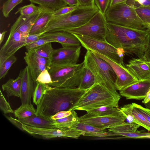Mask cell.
Listing matches in <instances>:
<instances>
[{
  "instance_id": "cell-30",
  "label": "cell",
  "mask_w": 150,
  "mask_h": 150,
  "mask_svg": "<svg viewBox=\"0 0 150 150\" xmlns=\"http://www.w3.org/2000/svg\"><path fill=\"white\" fill-rule=\"evenodd\" d=\"M36 109L31 103H23L14 112L16 117L24 118L35 114Z\"/></svg>"
},
{
  "instance_id": "cell-18",
  "label": "cell",
  "mask_w": 150,
  "mask_h": 150,
  "mask_svg": "<svg viewBox=\"0 0 150 150\" xmlns=\"http://www.w3.org/2000/svg\"><path fill=\"white\" fill-rule=\"evenodd\" d=\"M125 66L138 80L150 78V63L144 57L133 58Z\"/></svg>"
},
{
  "instance_id": "cell-58",
  "label": "cell",
  "mask_w": 150,
  "mask_h": 150,
  "mask_svg": "<svg viewBox=\"0 0 150 150\" xmlns=\"http://www.w3.org/2000/svg\"><path fill=\"white\" fill-rule=\"evenodd\" d=\"M150 138V134L148 135L144 136L141 137V138Z\"/></svg>"
},
{
  "instance_id": "cell-12",
  "label": "cell",
  "mask_w": 150,
  "mask_h": 150,
  "mask_svg": "<svg viewBox=\"0 0 150 150\" xmlns=\"http://www.w3.org/2000/svg\"><path fill=\"white\" fill-rule=\"evenodd\" d=\"M22 127L24 131L30 134L40 136L46 139L64 137L78 139L83 134L82 131L76 129L41 128L31 127L23 124Z\"/></svg>"
},
{
  "instance_id": "cell-16",
  "label": "cell",
  "mask_w": 150,
  "mask_h": 150,
  "mask_svg": "<svg viewBox=\"0 0 150 150\" xmlns=\"http://www.w3.org/2000/svg\"><path fill=\"white\" fill-rule=\"evenodd\" d=\"M150 88V78L139 80L120 90V94L127 100H143Z\"/></svg>"
},
{
  "instance_id": "cell-51",
  "label": "cell",
  "mask_w": 150,
  "mask_h": 150,
  "mask_svg": "<svg viewBox=\"0 0 150 150\" xmlns=\"http://www.w3.org/2000/svg\"><path fill=\"white\" fill-rule=\"evenodd\" d=\"M127 0H111L109 6H111L117 4L125 3Z\"/></svg>"
},
{
  "instance_id": "cell-15",
  "label": "cell",
  "mask_w": 150,
  "mask_h": 150,
  "mask_svg": "<svg viewBox=\"0 0 150 150\" xmlns=\"http://www.w3.org/2000/svg\"><path fill=\"white\" fill-rule=\"evenodd\" d=\"M24 59L35 82L37 78L43 70L45 69L48 70L50 68L49 60L39 55L34 49L25 52Z\"/></svg>"
},
{
  "instance_id": "cell-53",
  "label": "cell",
  "mask_w": 150,
  "mask_h": 150,
  "mask_svg": "<svg viewBox=\"0 0 150 150\" xmlns=\"http://www.w3.org/2000/svg\"><path fill=\"white\" fill-rule=\"evenodd\" d=\"M7 31H3L1 33H0V45H1L2 43L3 42L4 37L6 33L7 32Z\"/></svg>"
},
{
  "instance_id": "cell-22",
  "label": "cell",
  "mask_w": 150,
  "mask_h": 150,
  "mask_svg": "<svg viewBox=\"0 0 150 150\" xmlns=\"http://www.w3.org/2000/svg\"><path fill=\"white\" fill-rule=\"evenodd\" d=\"M40 12L28 16L21 14L12 26L18 30L23 36L27 37L29 34Z\"/></svg>"
},
{
  "instance_id": "cell-50",
  "label": "cell",
  "mask_w": 150,
  "mask_h": 150,
  "mask_svg": "<svg viewBox=\"0 0 150 150\" xmlns=\"http://www.w3.org/2000/svg\"><path fill=\"white\" fill-rule=\"evenodd\" d=\"M70 6H73L79 5L77 0H64Z\"/></svg>"
},
{
  "instance_id": "cell-4",
  "label": "cell",
  "mask_w": 150,
  "mask_h": 150,
  "mask_svg": "<svg viewBox=\"0 0 150 150\" xmlns=\"http://www.w3.org/2000/svg\"><path fill=\"white\" fill-rule=\"evenodd\" d=\"M99 11L93 6H79L76 9L65 15L53 16L45 27L44 32L66 31L79 27L87 22Z\"/></svg>"
},
{
  "instance_id": "cell-42",
  "label": "cell",
  "mask_w": 150,
  "mask_h": 150,
  "mask_svg": "<svg viewBox=\"0 0 150 150\" xmlns=\"http://www.w3.org/2000/svg\"><path fill=\"white\" fill-rule=\"evenodd\" d=\"M137 130L134 132L121 133L119 134V136H122L127 138H141L142 137L150 134L149 133Z\"/></svg>"
},
{
  "instance_id": "cell-3",
  "label": "cell",
  "mask_w": 150,
  "mask_h": 150,
  "mask_svg": "<svg viewBox=\"0 0 150 150\" xmlns=\"http://www.w3.org/2000/svg\"><path fill=\"white\" fill-rule=\"evenodd\" d=\"M120 98L118 93H114L97 84L88 89L70 110L87 111L106 106L118 108Z\"/></svg>"
},
{
  "instance_id": "cell-1",
  "label": "cell",
  "mask_w": 150,
  "mask_h": 150,
  "mask_svg": "<svg viewBox=\"0 0 150 150\" xmlns=\"http://www.w3.org/2000/svg\"><path fill=\"white\" fill-rule=\"evenodd\" d=\"M88 90L58 88L46 84L43 96L37 105L35 115L50 120V117L58 112L70 110Z\"/></svg>"
},
{
  "instance_id": "cell-45",
  "label": "cell",
  "mask_w": 150,
  "mask_h": 150,
  "mask_svg": "<svg viewBox=\"0 0 150 150\" xmlns=\"http://www.w3.org/2000/svg\"><path fill=\"white\" fill-rule=\"evenodd\" d=\"M72 112V110L62 111L58 112L52 116L50 120H53L57 119L63 118L70 115Z\"/></svg>"
},
{
  "instance_id": "cell-13",
  "label": "cell",
  "mask_w": 150,
  "mask_h": 150,
  "mask_svg": "<svg viewBox=\"0 0 150 150\" xmlns=\"http://www.w3.org/2000/svg\"><path fill=\"white\" fill-rule=\"evenodd\" d=\"M26 37L12 26L8 38L0 50V65L19 50L24 47Z\"/></svg>"
},
{
  "instance_id": "cell-46",
  "label": "cell",
  "mask_w": 150,
  "mask_h": 150,
  "mask_svg": "<svg viewBox=\"0 0 150 150\" xmlns=\"http://www.w3.org/2000/svg\"><path fill=\"white\" fill-rule=\"evenodd\" d=\"M45 33V32H43L38 34H29L27 37L25 39L24 47L28 44L35 42L38 40L42 35Z\"/></svg>"
},
{
  "instance_id": "cell-32",
  "label": "cell",
  "mask_w": 150,
  "mask_h": 150,
  "mask_svg": "<svg viewBox=\"0 0 150 150\" xmlns=\"http://www.w3.org/2000/svg\"><path fill=\"white\" fill-rule=\"evenodd\" d=\"M41 10L40 6H36L34 4L31 3L29 5L19 8L15 14L19 13L23 15L28 16L39 12Z\"/></svg>"
},
{
  "instance_id": "cell-57",
  "label": "cell",
  "mask_w": 150,
  "mask_h": 150,
  "mask_svg": "<svg viewBox=\"0 0 150 150\" xmlns=\"http://www.w3.org/2000/svg\"><path fill=\"white\" fill-rule=\"evenodd\" d=\"M146 108L150 109V102L146 104H144Z\"/></svg>"
},
{
  "instance_id": "cell-52",
  "label": "cell",
  "mask_w": 150,
  "mask_h": 150,
  "mask_svg": "<svg viewBox=\"0 0 150 150\" xmlns=\"http://www.w3.org/2000/svg\"><path fill=\"white\" fill-rule=\"evenodd\" d=\"M150 102V88L147 93L145 97L142 101L144 104Z\"/></svg>"
},
{
  "instance_id": "cell-21",
  "label": "cell",
  "mask_w": 150,
  "mask_h": 150,
  "mask_svg": "<svg viewBox=\"0 0 150 150\" xmlns=\"http://www.w3.org/2000/svg\"><path fill=\"white\" fill-rule=\"evenodd\" d=\"M41 7V10L31 28L29 34L45 32V27L53 16V11Z\"/></svg>"
},
{
  "instance_id": "cell-25",
  "label": "cell",
  "mask_w": 150,
  "mask_h": 150,
  "mask_svg": "<svg viewBox=\"0 0 150 150\" xmlns=\"http://www.w3.org/2000/svg\"><path fill=\"white\" fill-rule=\"evenodd\" d=\"M21 81V78L19 75L15 79H10L2 85L3 91L5 92L8 97L14 96L21 99L22 98Z\"/></svg>"
},
{
  "instance_id": "cell-47",
  "label": "cell",
  "mask_w": 150,
  "mask_h": 150,
  "mask_svg": "<svg viewBox=\"0 0 150 150\" xmlns=\"http://www.w3.org/2000/svg\"><path fill=\"white\" fill-rule=\"evenodd\" d=\"M5 116L7 119L13 125L21 131H24L22 127V125L23 124L18 119L14 118L11 116Z\"/></svg>"
},
{
  "instance_id": "cell-35",
  "label": "cell",
  "mask_w": 150,
  "mask_h": 150,
  "mask_svg": "<svg viewBox=\"0 0 150 150\" xmlns=\"http://www.w3.org/2000/svg\"><path fill=\"white\" fill-rule=\"evenodd\" d=\"M135 9L139 17L144 23H150V6L141 5Z\"/></svg>"
},
{
  "instance_id": "cell-24",
  "label": "cell",
  "mask_w": 150,
  "mask_h": 150,
  "mask_svg": "<svg viewBox=\"0 0 150 150\" xmlns=\"http://www.w3.org/2000/svg\"><path fill=\"white\" fill-rule=\"evenodd\" d=\"M52 121L54 128L61 129H75L80 122L79 117L74 110L68 116Z\"/></svg>"
},
{
  "instance_id": "cell-34",
  "label": "cell",
  "mask_w": 150,
  "mask_h": 150,
  "mask_svg": "<svg viewBox=\"0 0 150 150\" xmlns=\"http://www.w3.org/2000/svg\"><path fill=\"white\" fill-rule=\"evenodd\" d=\"M17 60V58L14 54L8 58L0 65V80L5 77L11 67Z\"/></svg>"
},
{
  "instance_id": "cell-7",
  "label": "cell",
  "mask_w": 150,
  "mask_h": 150,
  "mask_svg": "<svg viewBox=\"0 0 150 150\" xmlns=\"http://www.w3.org/2000/svg\"><path fill=\"white\" fill-rule=\"evenodd\" d=\"M105 15L108 23L145 30L144 23L137 15L135 8L125 3L109 6Z\"/></svg>"
},
{
  "instance_id": "cell-37",
  "label": "cell",
  "mask_w": 150,
  "mask_h": 150,
  "mask_svg": "<svg viewBox=\"0 0 150 150\" xmlns=\"http://www.w3.org/2000/svg\"><path fill=\"white\" fill-rule=\"evenodd\" d=\"M23 0H7L2 6V12L4 17H7L13 9L18 4L22 3Z\"/></svg>"
},
{
  "instance_id": "cell-49",
  "label": "cell",
  "mask_w": 150,
  "mask_h": 150,
  "mask_svg": "<svg viewBox=\"0 0 150 150\" xmlns=\"http://www.w3.org/2000/svg\"><path fill=\"white\" fill-rule=\"evenodd\" d=\"M144 57L147 61L150 63V40L148 47L144 53Z\"/></svg>"
},
{
  "instance_id": "cell-55",
  "label": "cell",
  "mask_w": 150,
  "mask_h": 150,
  "mask_svg": "<svg viewBox=\"0 0 150 150\" xmlns=\"http://www.w3.org/2000/svg\"><path fill=\"white\" fill-rule=\"evenodd\" d=\"M141 5L144 6H150V0H146Z\"/></svg>"
},
{
  "instance_id": "cell-27",
  "label": "cell",
  "mask_w": 150,
  "mask_h": 150,
  "mask_svg": "<svg viewBox=\"0 0 150 150\" xmlns=\"http://www.w3.org/2000/svg\"><path fill=\"white\" fill-rule=\"evenodd\" d=\"M28 0L31 3L38 4L39 6L53 11L68 5L64 0Z\"/></svg>"
},
{
  "instance_id": "cell-38",
  "label": "cell",
  "mask_w": 150,
  "mask_h": 150,
  "mask_svg": "<svg viewBox=\"0 0 150 150\" xmlns=\"http://www.w3.org/2000/svg\"><path fill=\"white\" fill-rule=\"evenodd\" d=\"M54 42V41L52 40L45 37H40L36 41L26 45L25 47L27 51H28L46 43Z\"/></svg>"
},
{
  "instance_id": "cell-8",
  "label": "cell",
  "mask_w": 150,
  "mask_h": 150,
  "mask_svg": "<svg viewBox=\"0 0 150 150\" xmlns=\"http://www.w3.org/2000/svg\"><path fill=\"white\" fill-rule=\"evenodd\" d=\"M81 45L87 50L95 51L104 55L115 62L125 66L123 62L125 51L117 48L106 41L87 36L74 34Z\"/></svg>"
},
{
  "instance_id": "cell-40",
  "label": "cell",
  "mask_w": 150,
  "mask_h": 150,
  "mask_svg": "<svg viewBox=\"0 0 150 150\" xmlns=\"http://www.w3.org/2000/svg\"><path fill=\"white\" fill-rule=\"evenodd\" d=\"M36 81L48 85L53 82L50 75L47 69H44L41 72L37 78Z\"/></svg>"
},
{
  "instance_id": "cell-33",
  "label": "cell",
  "mask_w": 150,
  "mask_h": 150,
  "mask_svg": "<svg viewBox=\"0 0 150 150\" xmlns=\"http://www.w3.org/2000/svg\"><path fill=\"white\" fill-rule=\"evenodd\" d=\"M51 43H46L33 49L39 55L49 60L51 55L54 50Z\"/></svg>"
},
{
  "instance_id": "cell-36",
  "label": "cell",
  "mask_w": 150,
  "mask_h": 150,
  "mask_svg": "<svg viewBox=\"0 0 150 150\" xmlns=\"http://www.w3.org/2000/svg\"><path fill=\"white\" fill-rule=\"evenodd\" d=\"M46 86V84L36 82L33 98V102L37 105L39 103L43 96Z\"/></svg>"
},
{
  "instance_id": "cell-41",
  "label": "cell",
  "mask_w": 150,
  "mask_h": 150,
  "mask_svg": "<svg viewBox=\"0 0 150 150\" xmlns=\"http://www.w3.org/2000/svg\"><path fill=\"white\" fill-rule=\"evenodd\" d=\"M80 6L76 5L73 6H65L53 11L54 16H61L69 13L77 8Z\"/></svg>"
},
{
  "instance_id": "cell-9",
  "label": "cell",
  "mask_w": 150,
  "mask_h": 150,
  "mask_svg": "<svg viewBox=\"0 0 150 150\" xmlns=\"http://www.w3.org/2000/svg\"><path fill=\"white\" fill-rule=\"evenodd\" d=\"M107 25L105 15L99 11L84 25L65 32L106 41Z\"/></svg>"
},
{
  "instance_id": "cell-10",
  "label": "cell",
  "mask_w": 150,
  "mask_h": 150,
  "mask_svg": "<svg viewBox=\"0 0 150 150\" xmlns=\"http://www.w3.org/2000/svg\"><path fill=\"white\" fill-rule=\"evenodd\" d=\"M126 118L119 110L109 115L100 116H93L87 113L79 117V122L102 129H109L125 122Z\"/></svg>"
},
{
  "instance_id": "cell-19",
  "label": "cell",
  "mask_w": 150,
  "mask_h": 150,
  "mask_svg": "<svg viewBox=\"0 0 150 150\" xmlns=\"http://www.w3.org/2000/svg\"><path fill=\"white\" fill-rule=\"evenodd\" d=\"M119 108L129 122L136 123L150 131V124L135 106L127 104Z\"/></svg>"
},
{
  "instance_id": "cell-48",
  "label": "cell",
  "mask_w": 150,
  "mask_h": 150,
  "mask_svg": "<svg viewBox=\"0 0 150 150\" xmlns=\"http://www.w3.org/2000/svg\"><path fill=\"white\" fill-rule=\"evenodd\" d=\"M79 5L82 7L93 6L95 4V0H77Z\"/></svg>"
},
{
  "instance_id": "cell-28",
  "label": "cell",
  "mask_w": 150,
  "mask_h": 150,
  "mask_svg": "<svg viewBox=\"0 0 150 150\" xmlns=\"http://www.w3.org/2000/svg\"><path fill=\"white\" fill-rule=\"evenodd\" d=\"M140 126L133 122H124L109 128L108 130L117 134L123 133L135 132Z\"/></svg>"
},
{
  "instance_id": "cell-29",
  "label": "cell",
  "mask_w": 150,
  "mask_h": 150,
  "mask_svg": "<svg viewBox=\"0 0 150 150\" xmlns=\"http://www.w3.org/2000/svg\"><path fill=\"white\" fill-rule=\"evenodd\" d=\"M95 85V79L91 71L86 67L82 77L78 88L81 89L87 90Z\"/></svg>"
},
{
  "instance_id": "cell-11",
  "label": "cell",
  "mask_w": 150,
  "mask_h": 150,
  "mask_svg": "<svg viewBox=\"0 0 150 150\" xmlns=\"http://www.w3.org/2000/svg\"><path fill=\"white\" fill-rule=\"evenodd\" d=\"M81 46H69L54 49L49 61L50 67L57 65H74L77 64Z\"/></svg>"
},
{
  "instance_id": "cell-31",
  "label": "cell",
  "mask_w": 150,
  "mask_h": 150,
  "mask_svg": "<svg viewBox=\"0 0 150 150\" xmlns=\"http://www.w3.org/2000/svg\"><path fill=\"white\" fill-rule=\"evenodd\" d=\"M119 108L112 106H102L87 112L89 115L93 116H100L112 114L117 111Z\"/></svg>"
},
{
  "instance_id": "cell-26",
  "label": "cell",
  "mask_w": 150,
  "mask_h": 150,
  "mask_svg": "<svg viewBox=\"0 0 150 150\" xmlns=\"http://www.w3.org/2000/svg\"><path fill=\"white\" fill-rule=\"evenodd\" d=\"M18 119L23 124L31 127L41 128H54L52 120H46L35 114L24 118H18Z\"/></svg>"
},
{
  "instance_id": "cell-23",
  "label": "cell",
  "mask_w": 150,
  "mask_h": 150,
  "mask_svg": "<svg viewBox=\"0 0 150 150\" xmlns=\"http://www.w3.org/2000/svg\"><path fill=\"white\" fill-rule=\"evenodd\" d=\"M75 129L82 131L83 136L98 137L118 136L117 134L105 129L81 122L78 123Z\"/></svg>"
},
{
  "instance_id": "cell-14",
  "label": "cell",
  "mask_w": 150,
  "mask_h": 150,
  "mask_svg": "<svg viewBox=\"0 0 150 150\" xmlns=\"http://www.w3.org/2000/svg\"><path fill=\"white\" fill-rule=\"evenodd\" d=\"M91 51L97 56L107 62L112 68L116 76L115 85L117 90L120 91L138 81L125 66L115 62L99 53Z\"/></svg>"
},
{
  "instance_id": "cell-44",
  "label": "cell",
  "mask_w": 150,
  "mask_h": 150,
  "mask_svg": "<svg viewBox=\"0 0 150 150\" xmlns=\"http://www.w3.org/2000/svg\"><path fill=\"white\" fill-rule=\"evenodd\" d=\"M132 103L138 108L141 114L150 124V109L147 108H144L142 105L135 103Z\"/></svg>"
},
{
  "instance_id": "cell-43",
  "label": "cell",
  "mask_w": 150,
  "mask_h": 150,
  "mask_svg": "<svg viewBox=\"0 0 150 150\" xmlns=\"http://www.w3.org/2000/svg\"><path fill=\"white\" fill-rule=\"evenodd\" d=\"M111 0H95L96 5L99 11L104 14L109 7Z\"/></svg>"
},
{
  "instance_id": "cell-20",
  "label": "cell",
  "mask_w": 150,
  "mask_h": 150,
  "mask_svg": "<svg viewBox=\"0 0 150 150\" xmlns=\"http://www.w3.org/2000/svg\"><path fill=\"white\" fill-rule=\"evenodd\" d=\"M40 37L47 38L53 40L54 42H59L61 44L62 47L79 46L81 44L74 34L67 32L45 33Z\"/></svg>"
},
{
  "instance_id": "cell-6",
  "label": "cell",
  "mask_w": 150,
  "mask_h": 150,
  "mask_svg": "<svg viewBox=\"0 0 150 150\" xmlns=\"http://www.w3.org/2000/svg\"><path fill=\"white\" fill-rule=\"evenodd\" d=\"M84 61L86 67L94 76L95 85L100 84L114 93H118L115 85L116 75L107 62L88 50L85 55Z\"/></svg>"
},
{
  "instance_id": "cell-17",
  "label": "cell",
  "mask_w": 150,
  "mask_h": 150,
  "mask_svg": "<svg viewBox=\"0 0 150 150\" xmlns=\"http://www.w3.org/2000/svg\"><path fill=\"white\" fill-rule=\"evenodd\" d=\"M19 76L22 79V98L21 99L22 104L31 103L36 82L33 80L27 66L21 70Z\"/></svg>"
},
{
  "instance_id": "cell-56",
  "label": "cell",
  "mask_w": 150,
  "mask_h": 150,
  "mask_svg": "<svg viewBox=\"0 0 150 150\" xmlns=\"http://www.w3.org/2000/svg\"><path fill=\"white\" fill-rule=\"evenodd\" d=\"M138 2L140 4L144 3L146 0H134Z\"/></svg>"
},
{
  "instance_id": "cell-2",
  "label": "cell",
  "mask_w": 150,
  "mask_h": 150,
  "mask_svg": "<svg viewBox=\"0 0 150 150\" xmlns=\"http://www.w3.org/2000/svg\"><path fill=\"white\" fill-rule=\"evenodd\" d=\"M106 41L125 52L134 54L138 58L144 57L150 40L146 30L135 29L108 23Z\"/></svg>"
},
{
  "instance_id": "cell-54",
  "label": "cell",
  "mask_w": 150,
  "mask_h": 150,
  "mask_svg": "<svg viewBox=\"0 0 150 150\" xmlns=\"http://www.w3.org/2000/svg\"><path fill=\"white\" fill-rule=\"evenodd\" d=\"M144 27L145 29L150 35V23H145Z\"/></svg>"
},
{
  "instance_id": "cell-5",
  "label": "cell",
  "mask_w": 150,
  "mask_h": 150,
  "mask_svg": "<svg viewBox=\"0 0 150 150\" xmlns=\"http://www.w3.org/2000/svg\"><path fill=\"white\" fill-rule=\"evenodd\" d=\"M85 67L84 61L74 65L51 66L48 71L53 82L49 86L61 88H78Z\"/></svg>"
},
{
  "instance_id": "cell-39",
  "label": "cell",
  "mask_w": 150,
  "mask_h": 150,
  "mask_svg": "<svg viewBox=\"0 0 150 150\" xmlns=\"http://www.w3.org/2000/svg\"><path fill=\"white\" fill-rule=\"evenodd\" d=\"M0 93V108L5 114L14 113V111L9 103L7 102L3 95L1 90Z\"/></svg>"
}]
</instances>
